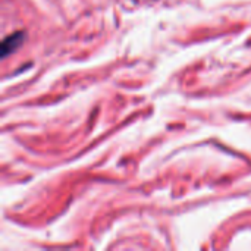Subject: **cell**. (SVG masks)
<instances>
[{"label":"cell","instance_id":"obj_1","mask_svg":"<svg viewBox=\"0 0 251 251\" xmlns=\"http://www.w3.org/2000/svg\"><path fill=\"white\" fill-rule=\"evenodd\" d=\"M24 38H25V34L22 31H16L13 34L7 35L3 40V43H1V54L3 56H7L10 51H13L16 47L21 46V43L24 41Z\"/></svg>","mask_w":251,"mask_h":251}]
</instances>
